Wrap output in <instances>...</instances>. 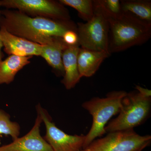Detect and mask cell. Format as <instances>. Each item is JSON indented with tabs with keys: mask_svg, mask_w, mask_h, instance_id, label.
<instances>
[{
	"mask_svg": "<svg viewBox=\"0 0 151 151\" xmlns=\"http://www.w3.org/2000/svg\"><path fill=\"white\" fill-rule=\"evenodd\" d=\"M79 49L78 45L73 46L68 45L63 52L62 63L64 73L62 83L67 89L74 87L81 78L77 63Z\"/></svg>",
	"mask_w": 151,
	"mask_h": 151,
	"instance_id": "11",
	"label": "cell"
},
{
	"mask_svg": "<svg viewBox=\"0 0 151 151\" xmlns=\"http://www.w3.org/2000/svg\"><path fill=\"white\" fill-rule=\"evenodd\" d=\"M94 14L92 18L85 23H77L78 44L82 49L111 54L108 50L109 25L108 19L94 4Z\"/></svg>",
	"mask_w": 151,
	"mask_h": 151,
	"instance_id": "5",
	"label": "cell"
},
{
	"mask_svg": "<svg viewBox=\"0 0 151 151\" xmlns=\"http://www.w3.org/2000/svg\"><path fill=\"white\" fill-rule=\"evenodd\" d=\"M32 58L10 55L0 62V84L12 82L18 72L30 63Z\"/></svg>",
	"mask_w": 151,
	"mask_h": 151,
	"instance_id": "14",
	"label": "cell"
},
{
	"mask_svg": "<svg viewBox=\"0 0 151 151\" xmlns=\"http://www.w3.org/2000/svg\"><path fill=\"white\" fill-rule=\"evenodd\" d=\"M17 9L29 16L70 21L69 12L60 2L52 0H0V7Z\"/></svg>",
	"mask_w": 151,
	"mask_h": 151,
	"instance_id": "7",
	"label": "cell"
},
{
	"mask_svg": "<svg viewBox=\"0 0 151 151\" xmlns=\"http://www.w3.org/2000/svg\"><path fill=\"white\" fill-rule=\"evenodd\" d=\"M109 25L108 50L120 52L147 42L151 37V22L123 12L119 17L108 19Z\"/></svg>",
	"mask_w": 151,
	"mask_h": 151,
	"instance_id": "2",
	"label": "cell"
},
{
	"mask_svg": "<svg viewBox=\"0 0 151 151\" xmlns=\"http://www.w3.org/2000/svg\"><path fill=\"white\" fill-rule=\"evenodd\" d=\"M0 37L4 51L9 55L40 56L41 45L12 34L1 27H0Z\"/></svg>",
	"mask_w": 151,
	"mask_h": 151,
	"instance_id": "10",
	"label": "cell"
},
{
	"mask_svg": "<svg viewBox=\"0 0 151 151\" xmlns=\"http://www.w3.org/2000/svg\"><path fill=\"white\" fill-rule=\"evenodd\" d=\"M62 38L64 42L69 46H73L77 45H79L78 35L77 32L75 31H68L64 34Z\"/></svg>",
	"mask_w": 151,
	"mask_h": 151,
	"instance_id": "19",
	"label": "cell"
},
{
	"mask_svg": "<svg viewBox=\"0 0 151 151\" xmlns=\"http://www.w3.org/2000/svg\"><path fill=\"white\" fill-rule=\"evenodd\" d=\"M59 1L63 5L76 10L78 16L84 21H89L94 16V3L92 0H60Z\"/></svg>",
	"mask_w": 151,
	"mask_h": 151,
	"instance_id": "16",
	"label": "cell"
},
{
	"mask_svg": "<svg viewBox=\"0 0 151 151\" xmlns=\"http://www.w3.org/2000/svg\"><path fill=\"white\" fill-rule=\"evenodd\" d=\"M111 54L80 48L77 58L78 71L81 78L89 77L96 73L102 63Z\"/></svg>",
	"mask_w": 151,
	"mask_h": 151,
	"instance_id": "12",
	"label": "cell"
},
{
	"mask_svg": "<svg viewBox=\"0 0 151 151\" xmlns=\"http://www.w3.org/2000/svg\"><path fill=\"white\" fill-rule=\"evenodd\" d=\"M42 122V119L37 113L35 124L30 131L10 144L1 146L0 151H54L40 135V128Z\"/></svg>",
	"mask_w": 151,
	"mask_h": 151,
	"instance_id": "9",
	"label": "cell"
},
{
	"mask_svg": "<svg viewBox=\"0 0 151 151\" xmlns=\"http://www.w3.org/2000/svg\"><path fill=\"white\" fill-rule=\"evenodd\" d=\"M151 139L150 136H140L133 129L110 132L81 151H138L145 148Z\"/></svg>",
	"mask_w": 151,
	"mask_h": 151,
	"instance_id": "6",
	"label": "cell"
},
{
	"mask_svg": "<svg viewBox=\"0 0 151 151\" xmlns=\"http://www.w3.org/2000/svg\"><path fill=\"white\" fill-rule=\"evenodd\" d=\"M93 3L101 10L107 19L119 17L123 13L119 0H94Z\"/></svg>",
	"mask_w": 151,
	"mask_h": 151,
	"instance_id": "17",
	"label": "cell"
},
{
	"mask_svg": "<svg viewBox=\"0 0 151 151\" xmlns=\"http://www.w3.org/2000/svg\"><path fill=\"white\" fill-rule=\"evenodd\" d=\"M136 88L138 90V92L142 94V95L147 97H150L151 95V90L143 88V87L139 86H136Z\"/></svg>",
	"mask_w": 151,
	"mask_h": 151,
	"instance_id": "20",
	"label": "cell"
},
{
	"mask_svg": "<svg viewBox=\"0 0 151 151\" xmlns=\"http://www.w3.org/2000/svg\"><path fill=\"white\" fill-rule=\"evenodd\" d=\"M37 113L40 115L46 127L45 139L54 151H81L83 148L85 136L68 134L56 127L51 122L46 111L40 105L37 107Z\"/></svg>",
	"mask_w": 151,
	"mask_h": 151,
	"instance_id": "8",
	"label": "cell"
},
{
	"mask_svg": "<svg viewBox=\"0 0 151 151\" xmlns=\"http://www.w3.org/2000/svg\"><path fill=\"white\" fill-rule=\"evenodd\" d=\"M142 150H139L138 151H142Z\"/></svg>",
	"mask_w": 151,
	"mask_h": 151,
	"instance_id": "22",
	"label": "cell"
},
{
	"mask_svg": "<svg viewBox=\"0 0 151 151\" xmlns=\"http://www.w3.org/2000/svg\"><path fill=\"white\" fill-rule=\"evenodd\" d=\"M68 45L62 37H54L52 40L45 45H42L40 56L55 71L64 75L62 54Z\"/></svg>",
	"mask_w": 151,
	"mask_h": 151,
	"instance_id": "13",
	"label": "cell"
},
{
	"mask_svg": "<svg viewBox=\"0 0 151 151\" xmlns=\"http://www.w3.org/2000/svg\"><path fill=\"white\" fill-rule=\"evenodd\" d=\"M0 18H1V13H0ZM3 48V44L1 40V37H0V62H1L3 60V58L4 57V53L2 51V49Z\"/></svg>",
	"mask_w": 151,
	"mask_h": 151,
	"instance_id": "21",
	"label": "cell"
},
{
	"mask_svg": "<svg viewBox=\"0 0 151 151\" xmlns=\"http://www.w3.org/2000/svg\"><path fill=\"white\" fill-rule=\"evenodd\" d=\"M127 94L124 91H113L105 98L94 97L83 103L82 107L92 115L93 122L90 131L85 136L82 149L106 133L105 125L112 116L119 113L122 100Z\"/></svg>",
	"mask_w": 151,
	"mask_h": 151,
	"instance_id": "3",
	"label": "cell"
},
{
	"mask_svg": "<svg viewBox=\"0 0 151 151\" xmlns=\"http://www.w3.org/2000/svg\"><path fill=\"white\" fill-rule=\"evenodd\" d=\"M20 127L17 122L10 120V116L0 109V135L10 136L14 140L18 138Z\"/></svg>",
	"mask_w": 151,
	"mask_h": 151,
	"instance_id": "18",
	"label": "cell"
},
{
	"mask_svg": "<svg viewBox=\"0 0 151 151\" xmlns=\"http://www.w3.org/2000/svg\"><path fill=\"white\" fill-rule=\"evenodd\" d=\"M0 27L14 35L45 45L54 37H63L68 30L77 32V25L71 21L58 20L29 16L19 11L0 10Z\"/></svg>",
	"mask_w": 151,
	"mask_h": 151,
	"instance_id": "1",
	"label": "cell"
},
{
	"mask_svg": "<svg viewBox=\"0 0 151 151\" xmlns=\"http://www.w3.org/2000/svg\"><path fill=\"white\" fill-rule=\"evenodd\" d=\"M122 11L129 13L144 21L151 22V1L149 0L121 1Z\"/></svg>",
	"mask_w": 151,
	"mask_h": 151,
	"instance_id": "15",
	"label": "cell"
},
{
	"mask_svg": "<svg viewBox=\"0 0 151 151\" xmlns=\"http://www.w3.org/2000/svg\"><path fill=\"white\" fill-rule=\"evenodd\" d=\"M150 106V97L138 92L127 93L122 100L119 116L105 127V132L133 129L146 119Z\"/></svg>",
	"mask_w": 151,
	"mask_h": 151,
	"instance_id": "4",
	"label": "cell"
}]
</instances>
